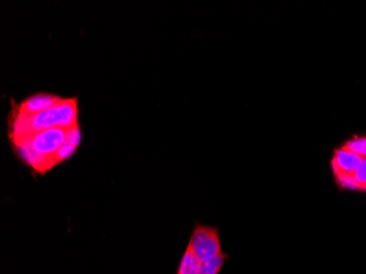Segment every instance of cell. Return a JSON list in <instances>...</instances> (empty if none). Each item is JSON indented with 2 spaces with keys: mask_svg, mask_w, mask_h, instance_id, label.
Returning a JSON list of instances; mask_svg holds the SVG:
<instances>
[{
  "mask_svg": "<svg viewBox=\"0 0 366 274\" xmlns=\"http://www.w3.org/2000/svg\"><path fill=\"white\" fill-rule=\"evenodd\" d=\"M65 139H66V130L62 128H53L21 137H14L11 139V141L12 144H21L30 147L34 152L52 158L54 163L57 164L54 159V155L57 154Z\"/></svg>",
  "mask_w": 366,
  "mask_h": 274,
  "instance_id": "cell-1",
  "label": "cell"
},
{
  "mask_svg": "<svg viewBox=\"0 0 366 274\" xmlns=\"http://www.w3.org/2000/svg\"><path fill=\"white\" fill-rule=\"evenodd\" d=\"M189 245L202 262L223 255L218 229L209 225L195 224Z\"/></svg>",
  "mask_w": 366,
  "mask_h": 274,
  "instance_id": "cell-2",
  "label": "cell"
},
{
  "mask_svg": "<svg viewBox=\"0 0 366 274\" xmlns=\"http://www.w3.org/2000/svg\"><path fill=\"white\" fill-rule=\"evenodd\" d=\"M62 99L57 95H53V93H35V95L24 99L23 101L16 106L12 111L22 115H37V113H40V112L45 111V110L53 107Z\"/></svg>",
  "mask_w": 366,
  "mask_h": 274,
  "instance_id": "cell-3",
  "label": "cell"
},
{
  "mask_svg": "<svg viewBox=\"0 0 366 274\" xmlns=\"http://www.w3.org/2000/svg\"><path fill=\"white\" fill-rule=\"evenodd\" d=\"M364 158L358 155L353 154L345 147H339L334 150L332 160V168L334 175L337 173H356L358 168L363 164Z\"/></svg>",
  "mask_w": 366,
  "mask_h": 274,
  "instance_id": "cell-4",
  "label": "cell"
},
{
  "mask_svg": "<svg viewBox=\"0 0 366 274\" xmlns=\"http://www.w3.org/2000/svg\"><path fill=\"white\" fill-rule=\"evenodd\" d=\"M202 261L193 253L192 248L187 245V251L180 261L179 269L176 274H200Z\"/></svg>",
  "mask_w": 366,
  "mask_h": 274,
  "instance_id": "cell-5",
  "label": "cell"
},
{
  "mask_svg": "<svg viewBox=\"0 0 366 274\" xmlns=\"http://www.w3.org/2000/svg\"><path fill=\"white\" fill-rule=\"evenodd\" d=\"M338 186L343 189L362 190V184L356 178V173H337L334 175Z\"/></svg>",
  "mask_w": 366,
  "mask_h": 274,
  "instance_id": "cell-6",
  "label": "cell"
},
{
  "mask_svg": "<svg viewBox=\"0 0 366 274\" xmlns=\"http://www.w3.org/2000/svg\"><path fill=\"white\" fill-rule=\"evenodd\" d=\"M347 150L361 157H366V136H353L352 139L345 141L343 145Z\"/></svg>",
  "mask_w": 366,
  "mask_h": 274,
  "instance_id": "cell-7",
  "label": "cell"
},
{
  "mask_svg": "<svg viewBox=\"0 0 366 274\" xmlns=\"http://www.w3.org/2000/svg\"><path fill=\"white\" fill-rule=\"evenodd\" d=\"M226 258L227 256L223 253L221 256L215 257L211 260L204 261L202 262L200 274H218L224 266Z\"/></svg>",
  "mask_w": 366,
  "mask_h": 274,
  "instance_id": "cell-8",
  "label": "cell"
},
{
  "mask_svg": "<svg viewBox=\"0 0 366 274\" xmlns=\"http://www.w3.org/2000/svg\"><path fill=\"white\" fill-rule=\"evenodd\" d=\"M77 148L78 147L74 146V145L70 144V143H67L65 141L62 146L59 147L57 154L54 155V159L57 162V165L72 157V155L75 154Z\"/></svg>",
  "mask_w": 366,
  "mask_h": 274,
  "instance_id": "cell-9",
  "label": "cell"
},
{
  "mask_svg": "<svg viewBox=\"0 0 366 274\" xmlns=\"http://www.w3.org/2000/svg\"><path fill=\"white\" fill-rule=\"evenodd\" d=\"M65 141L74 146L78 147L81 141V130L78 124L66 130V139Z\"/></svg>",
  "mask_w": 366,
  "mask_h": 274,
  "instance_id": "cell-10",
  "label": "cell"
},
{
  "mask_svg": "<svg viewBox=\"0 0 366 274\" xmlns=\"http://www.w3.org/2000/svg\"><path fill=\"white\" fill-rule=\"evenodd\" d=\"M356 176L358 182H361L362 186H363L366 184V157L364 158L361 167L358 168V171H356Z\"/></svg>",
  "mask_w": 366,
  "mask_h": 274,
  "instance_id": "cell-11",
  "label": "cell"
},
{
  "mask_svg": "<svg viewBox=\"0 0 366 274\" xmlns=\"http://www.w3.org/2000/svg\"><path fill=\"white\" fill-rule=\"evenodd\" d=\"M362 191L366 192V184H364L363 186H362Z\"/></svg>",
  "mask_w": 366,
  "mask_h": 274,
  "instance_id": "cell-12",
  "label": "cell"
}]
</instances>
